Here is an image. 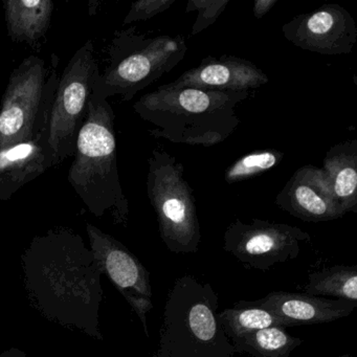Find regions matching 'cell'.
Wrapping results in <instances>:
<instances>
[{"label": "cell", "mask_w": 357, "mask_h": 357, "mask_svg": "<svg viewBox=\"0 0 357 357\" xmlns=\"http://www.w3.org/2000/svg\"><path fill=\"white\" fill-rule=\"evenodd\" d=\"M175 0H139L131 5L128 14L125 17L123 24H133L137 22H145L155 17L158 14L170 9Z\"/></svg>", "instance_id": "23"}, {"label": "cell", "mask_w": 357, "mask_h": 357, "mask_svg": "<svg viewBox=\"0 0 357 357\" xmlns=\"http://www.w3.org/2000/svg\"><path fill=\"white\" fill-rule=\"evenodd\" d=\"M0 357H29L24 351L20 350L18 348H10L8 350L3 351Z\"/></svg>", "instance_id": "25"}, {"label": "cell", "mask_w": 357, "mask_h": 357, "mask_svg": "<svg viewBox=\"0 0 357 357\" xmlns=\"http://www.w3.org/2000/svg\"><path fill=\"white\" fill-rule=\"evenodd\" d=\"M218 294L208 282L191 275L175 280L154 357H235L218 321Z\"/></svg>", "instance_id": "4"}, {"label": "cell", "mask_w": 357, "mask_h": 357, "mask_svg": "<svg viewBox=\"0 0 357 357\" xmlns=\"http://www.w3.org/2000/svg\"><path fill=\"white\" fill-rule=\"evenodd\" d=\"M8 35L16 43L29 45L43 38L53 18V0H3Z\"/></svg>", "instance_id": "17"}, {"label": "cell", "mask_w": 357, "mask_h": 357, "mask_svg": "<svg viewBox=\"0 0 357 357\" xmlns=\"http://www.w3.org/2000/svg\"><path fill=\"white\" fill-rule=\"evenodd\" d=\"M335 357H355V356H353V355L346 354V355H342V356H335Z\"/></svg>", "instance_id": "26"}, {"label": "cell", "mask_w": 357, "mask_h": 357, "mask_svg": "<svg viewBox=\"0 0 357 357\" xmlns=\"http://www.w3.org/2000/svg\"><path fill=\"white\" fill-rule=\"evenodd\" d=\"M114 118L107 100L91 97L68 176L91 214L101 218L109 213L114 223L126 225L129 202L119 173Z\"/></svg>", "instance_id": "3"}, {"label": "cell", "mask_w": 357, "mask_h": 357, "mask_svg": "<svg viewBox=\"0 0 357 357\" xmlns=\"http://www.w3.org/2000/svg\"><path fill=\"white\" fill-rule=\"evenodd\" d=\"M282 32L296 47L321 55L350 54L357 43L356 22L338 5L296 16L284 24Z\"/></svg>", "instance_id": "11"}, {"label": "cell", "mask_w": 357, "mask_h": 357, "mask_svg": "<svg viewBox=\"0 0 357 357\" xmlns=\"http://www.w3.org/2000/svg\"><path fill=\"white\" fill-rule=\"evenodd\" d=\"M229 3V0H190L188 1L185 12H198L197 18L192 28V35L195 36L212 26L223 13Z\"/></svg>", "instance_id": "22"}, {"label": "cell", "mask_w": 357, "mask_h": 357, "mask_svg": "<svg viewBox=\"0 0 357 357\" xmlns=\"http://www.w3.org/2000/svg\"><path fill=\"white\" fill-rule=\"evenodd\" d=\"M91 250L99 261L102 271L127 301L141 319L147 336L148 312L153 308L150 273L128 248L112 236L104 233L91 223H86Z\"/></svg>", "instance_id": "10"}, {"label": "cell", "mask_w": 357, "mask_h": 357, "mask_svg": "<svg viewBox=\"0 0 357 357\" xmlns=\"http://www.w3.org/2000/svg\"><path fill=\"white\" fill-rule=\"evenodd\" d=\"M250 91H220L162 85L135 102L133 109L153 125L149 132L175 144L211 147L239 127L236 108Z\"/></svg>", "instance_id": "2"}, {"label": "cell", "mask_w": 357, "mask_h": 357, "mask_svg": "<svg viewBox=\"0 0 357 357\" xmlns=\"http://www.w3.org/2000/svg\"><path fill=\"white\" fill-rule=\"evenodd\" d=\"M250 303L273 313L286 327L331 323L349 317L357 306L351 301L286 291H273Z\"/></svg>", "instance_id": "15"}, {"label": "cell", "mask_w": 357, "mask_h": 357, "mask_svg": "<svg viewBox=\"0 0 357 357\" xmlns=\"http://www.w3.org/2000/svg\"><path fill=\"white\" fill-rule=\"evenodd\" d=\"M237 353L252 357H291V352L303 344L302 338L294 337L284 327L258 330L231 342Z\"/></svg>", "instance_id": "20"}, {"label": "cell", "mask_w": 357, "mask_h": 357, "mask_svg": "<svg viewBox=\"0 0 357 357\" xmlns=\"http://www.w3.org/2000/svg\"><path fill=\"white\" fill-rule=\"evenodd\" d=\"M278 0H256L254 3V16L257 20L264 17L277 5Z\"/></svg>", "instance_id": "24"}, {"label": "cell", "mask_w": 357, "mask_h": 357, "mask_svg": "<svg viewBox=\"0 0 357 357\" xmlns=\"http://www.w3.org/2000/svg\"><path fill=\"white\" fill-rule=\"evenodd\" d=\"M50 126L26 141L0 149V202L11 199L22 187L53 168Z\"/></svg>", "instance_id": "14"}, {"label": "cell", "mask_w": 357, "mask_h": 357, "mask_svg": "<svg viewBox=\"0 0 357 357\" xmlns=\"http://www.w3.org/2000/svg\"><path fill=\"white\" fill-rule=\"evenodd\" d=\"M309 241L308 233L292 225L258 218L248 223L236 219L223 236V250L246 268L266 271L298 258L301 244Z\"/></svg>", "instance_id": "9"}, {"label": "cell", "mask_w": 357, "mask_h": 357, "mask_svg": "<svg viewBox=\"0 0 357 357\" xmlns=\"http://www.w3.org/2000/svg\"><path fill=\"white\" fill-rule=\"evenodd\" d=\"M57 64L30 56L11 73L0 104V149L26 141L50 126L59 76Z\"/></svg>", "instance_id": "7"}, {"label": "cell", "mask_w": 357, "mask_h": 357, "mask_svg": "<svg viewBox=\"0 0 357 357\" xmlns=\"http://www.w3.org/2000/svg\"><path fill=\"white\" fill-rule=\"evenodd\" d=\"M187 51L185 38L181 35L146 38L135 28L116 33L107 66L98 76L91 97L108 100L120 96L123 101H130L181 63Z\"/></svg>", "instance_id": "5"}, {"label": "cell", "mask_w": 357, "mask_h": 357, "mask_svg": "<svg viewBox=\"0 0 357 357\" xmlns=\"http://www.w3.org/2000/svg\"><path fill=\"white\" fill-rule=\"evenodd\" d=\"M176 158L154 149L148 160L147 195L158 218L160 238L174 254H195L202 242L193 190Z\"/></svg>", "instance_id": "6"}, {"label": "cell", "mask_w": 357, "mask_h": 357, "mask_svg": "<svg viewBox=\"0 0 357 357\" xmlns=\"http://www.w3.org/2000/svg\"><path fill=\"white\" fill-rule=\"evenodd\" d=\"M100 75L91 40L73 56L58 82L50 119L49 146L54 166L76 152L79 132L89 114L93 87Z\"/></svg>", "instance_id": "8"}, {"label": "cell", "mask_w": 357, "mask_h": 357, "mask_svg": "<svg viewBox=\"0 0 357 357\" xmlns=\"http://www.w3.org/2000/svg\"><path fill=\"white\" fill-rule=\"evenodd\" d=\"M218 321L231 342L265 328H286V324L273 313L246 301L218 313Z\"/></svg>", "instance_id": "18"}, {"label": "cell", "mask_w": 357, "mask_h": 357, "mask_svg": "<svg viewBox=\"0 0 357 357\" xmlns=\"http://www.w3.org/2000/svg\"><path fill=\"white\" fill-rule=\"evenodd\" d=\"M330 189L344 212H357V141L342 142L326 154L323 168Z\"/></svg>", "instance_id": "16"}, {"label": "cell", "mask_w": 357, "mask_h": 357, "mask_svg": "<svg viewBox=\"0 0 357 357\" xmlns=\"http://www.w3.org/2000/svg\"><path fill=\"white\" fill-rule=\"evenodd\" d=\"M305 294L357 303V265H335L308 275Z\"/></svg>", "instance_id": "19"}, {"label": "cell", "mask_w": 357, "mask_h": 357, "mask_svg": "<svg viewBox=\"0 0 357 357\" xmlns=\"http://www.w3.org/2000/svg\"><path fill=\"white\" fill-rule=\"evenodd\" d=\"M275 204L305 222H326L346 215L334 197L323 169H298L275 197Z\"/></svg>", "instance_id": "12"}, {"label": "cell", "mask_w": 357, "mask_h": 357, "mask_svg": "<svg viewBox=\"0 0 357 357\" xmlns=\"http://www.w3.org/2000/svg\"><path fill=\"white\" fill-rule=\"evenodd\" d=\"M30 304L50 321L103 340L99 261L79 234L66 227L35 236L22 257Z\"/></svg>", "instance_id": "1"}, {"label": "cell", "mask_w": 357, "mask_h": 357, "mask_svg": "<svg viewBox=\"0 0 357 357\" xmlns=\"http://www.w3.org/2000/svg\"><path fill=\"white\" fill-rule=\"evenodd\" d=\"M284 153L278 150H256L238 158L227 168L225 181L229 185L256 177L277 167L283 160Z\"/></svg>", "instance_id": "21"}, {"label": "cell", "mask_w": 357, "mask_h": 357, "mask_svg": "<svg viewBox=\"0 0 357 357\" xmlns=\"http://www.w3.org/2000/svg\"><path fill=\"white\" fill-rule=\"evenodd\" d=\"M268 82V76L252 62L235 56H222L204 58L199 66L188 70L169 84L174 87L241 93L259 89Z\"/></svg>", "instance_id": "13"}]
</instances>
